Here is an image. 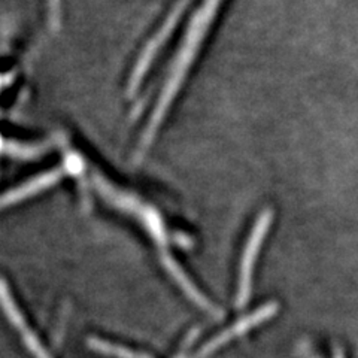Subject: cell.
I'll return each instance as SVG.
<instances>
[{
    "label": "cell",
    "instance_id": "cell-9",
    "mask_svg": "<svg viewBox=\"0 0 358 358\" xmlns=\"http://www.w3.org/2000/svg\"><path fill=\"white\" fill-rule=\"evenodd\" d=\"M333 358H345L343 351H342L341 348H336V350L333 351Z\"/></svg>",
    "mask_w": 358,
    "mask_h": 358
},
{
    "label": "cell",
    "instance_id": "cell-3",
    "mask_svg": "<svg viewBox=\"0 0 358 358\" xmlns=\"http://www.w3.org/2000/svg\"><path fill=\"white\" fill-rule=\"evenodd\" d=\"M273 215L272 210H263L255 220L252 231L250 234L248 241H246L245 250L242 254L241 260V268H239V282H238V294H236V306L243 308L248 303L251 291H252V273L255 260L259 257V251L266 239V234L271 229Z\"/></svg>",
    "mask_w": 358,
    "mask_h": 358
},
{
    "label": "cell",
    "instance_id": "cell-5",
    "mask_svg": "<svg viewBox=\"0 0 358 358\" xmlns=\"http://www.w3.org/2000/svg\"><path fill=\"white\" fill-rule=\"evenodd\" d=\"M278 308H279L278 303H273V301L263 305L262 308H259L257 310H254L252 313H250V315L243 317L236 324H233V326L229 327L227 330H224L220 334H217L214 339H210L203 346V348H200L194 355L188 357V358H206V357H209L210 354H214L215 351H218L221 346H224L227 342L239 338V336L245 334L246 331L252 330L254 327L260 326V324H263L267 320H271L272 317H275L278 313Z\"/></svg>",
    "mask_w": 358,
    "mask_h": 358
},
{
    "label": "cell",
    "instance_id": "cell-10",
    "mask_svg": "<svg viewBox=\"0 0 358 358\" xmlns=\"http://www.w3.org/2000/svg\"><path fill=\"white\" fill-rule=\"evenodd\" d=\"M0 84H2V80H0Z\"/></svg>",
    "mask_w": 358,
    "mask_h": 358
},
{
    "label": "cell",
    "instance_id": "cell-6",
    "mask_svg": "<svg viewBox=\"0 0 358 358\" xmlns=\"http://www.w3.org/2000/svg\"><path fill=\"white\" fill-rule=\"evenodd\" d=\"M0 306H2L6 318L10 322V326L18 331L20 338L26 343L30 354L35 358H51L48 352L45 351L41 341L36 338V334L33 333V330L29 327L26 318L22 317V313L17 306L14 297L10 296L8 284L3 281V279H0Z\"/></svg>",
    "mask_w": 358,
    "mask_h": 358
},
{
    "label": "cell",
    "instance_id": "cell-2",
    "mask_svg": "<svg viewBox=\"0 0 358 358\" xmlns=\"http://www.w3.org/2000/svg\"><path fill=\"white\" fill-rule=\"evenodd\" d=\"M83 169V160L75 152L64 154L63 164L57 169H52L48 172H43L35 178L29 179L24 184L15 187L14 189L3 193L0 196V209L13 206L21 200H26L31 196H36L38 193L43 192V189L51 188L57 184L62 178L78 175Z\"/></svg>",
    "mask_w": 358,
    "mask_h": 358
},
{
    "label": "cell",
    "instance_id": "cell-1",
    "mask_svg": "<svg viewBox=\"0 0 358 358\" xmlns=\"http://www.w3.org/2000/svg\"><path fill=\"white\" fill-rule=\"evenodd\" d=\"M221 5L222 0H203L196 9L192 20H189L181 43H179V48L173 55L172 64L169 71H167V75L159 92V97H157L152 106L147 126H145L142 131V136L136 148V155H134L138 160L143 159L145 154L151 148L154 139L157 138V133H159L160 127L163 126L166 115L169 114L178 93L181 92L189 69H192L197 55L200 54L201 45H203L209 35L212 22L215 21Z\"/></svg>",
    "mask_w": 358,
    "mask_h": 358
},
{
    "label": "cell",
    "instance_id": "cell-8",
    "mask_svg": "<svg viewBox=\"0 0 358 358\" xmlns=\"http://www.w3.org/2000/svg\"><path fill=\"white\" fill-rule=\"evenodd\" d=\"M88 345H90V348L100 352V354L110 355V357H115V358H151L147 354L131 351V350L124 348V346H118L115 343L103 341V339H99V338L88 339Z\"/></svg>",
    "mask_w": 358,
    "mask_h": 358
},
{
    "label": "cell",
    "instance_id": "cell-7",
    "mask_svg": "<svg viewBox=\"0 0 358 358\" xmlns=\"http://www.w3.org/2000/svg\"><path fill=\"white\" fill-rule=\"evenodd\" d=\"M160 259H162V263H163L166 271L169 272V275L175 279V282L182 288V291L188 296L189 300H193L197 306H200L203 310L212 313L214 317H221L220 309L212 305L210 301L200 293V291L196 288V285L192 281H189V278L185 275L182 268L179 267V264L175 262V259L171 254L160 255Z\"/></svg>",
    "mask_w": 358,
    "mask_h": 358
},
{
    "label": "cell",
    "instance_id": "cell-4",
    "mask_svg": "<svg viewBox=\"0 0 358 358\" xmlns=\"http://www.w3.org/2000/svg\"><path fill=\"white\" fill-rule=\"evenodd\" d=\"M187 3H188V0H179V2H176V5L172 8L169 15L166 17L162 27L159 29V31H157V35L147 43V47H145V50L139 55L136 66H134V69L130 75L129 93L136 92L138 87L141 85V81L143 80L145 75H147V71L150 69V66H151L154 57H157V54L160 52V50L163 48V45L166 43L167 38L171 36V33L173 31L175 26L178 24L179 18H181L182 13L185 10Z\"/></svg>",
    "mask_w": 358,
    "mask_h": 358
}]
</instances>
